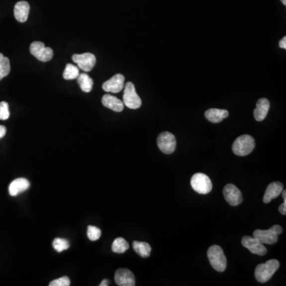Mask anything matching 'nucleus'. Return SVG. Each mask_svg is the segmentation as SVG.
Instances as JSON below:
<instances>
[{
  "mask_svg": "<svg viewBox=\"0 0 286 286\" xmlns=\"http://www.w3.org/2000/svg\"><path fill=\"white\" fill-rule=\"evenodd\" d=\"M114 281L119 286H135V277L127 269H118L114 275Z\"/></svg>",
  "mask_w": 286,
  "mask_h": 286,
  "instance_id": "ddd939ff",
  "label": "nucleus"
},
{
  "mask_svg": "<svg viewBox=\"0 0 286 286\" xmlns=\"http://www.w3.org/2000/svg\"><path fill=\"white\" fill-rule=\"evenodd\" d=\"M69 247H70V244H69V242L67 239L56 238L53 242V247L57 252H62V251L69 249Z\"/></svg>",
  "mask_w": 286,
  "mask_h": 286,
  "instance_id": "393cba45",
  "label": "nucleus"
},
{
  "mask_svg": "<svg viewBox=\"0 0 286 286\" xmlns=\"http://www.w3.org/2000/svg\"><path fill=\"white\" fill-rule=\"evenodd\" d=\"M223 195L226 201L231 206H238L243 202V195L240 190L232 184H228L223 189Z\"/></svg>",
  "mask_w": 286,
  "mask_h": 286,
  "instance_id": "9b49d317",
  "label": "nucleus"
},
{
  "mask_svg": "<svg viewBox=\"0 0 286 286\" xmlns=\"http://www.w3.org/2000/svg\"><path fill=\"white\" fill-rule=\"evenodd\" d=\"M206 118L213 123L222 122L224 118L228 117L229 113L227 110L223 109L211 108L208 109L204 113Z\"/></svg>",
  "mask_w": 286,
  "mask_h": 286,
  "instance_id": "6ab92c4d",
  "label": "nucleus"
},
{
  "mask_svg": "<svg viewBox=\"0 0 286 286\" xmlns=\"http://www.w3.org/2000/svg\"><path fill=\"white\" fill-rule=\"evenodd\" d=\"M242 245L255 255L264 256L267 253V249L266 248L264 244L261 243L260 241L255 237L248 236V235L243 236L242 239Z\"/></svg>",
  "mask_w": 286,
  "mask_h": 286,
  "instance_id": "1a4fd4ad",
  "label": "nucleus"
},
{
  "mask_svg": "<svg viewBox=\"0 0 286 286\" xmlns=\"http://www.w3.org/2000/svg\"><path fill=\"white\" fill-rule=\"evenodd\" d=\"M73 61L77 63L80 69L85 72H90L96 63V58L91 53H85L83 54H74Z\"/></svg>",
  "mask_w": 286,
  "mask_h": 286,
  "instance_id": "9d476101",
  "label": "nucleus"
},
{
  "mask_svg": "<svg viewBox=\"0 0 286 286\" xmlns=\"http://www.w3.org/2000/svg\"><path fill=\"white\" fill-rule=\"evenodd\" d=\"M10 72V60L0 53V81L9 75Z\"/></svg>",
  "mask_w": 286,
  "mask_h": 286,
  "instance_id": "5701e85b",
  "label": "nucleus"
},
{
  "mask_svg": "<svg viewBox=\"0 0 286 286\" xmlns=\"http://www.w3.org/2000/svg\"><path fill=\"white\" fill-rule=\"evenodd\" d=\"M129 249V243L123 238H117L113 242L111 250L113 252L122 254L126 252Z\"/></svg>",
  "mask_w": 286,
  "mask_h": 286,
  "instance_id": "4be33fe9",
  "label": "nucleus"
},
{
  "mask_svg": "<svg viewBox=\"0 0 286 286\" xmlns=\"http://www.w3.org/2000/svg\"><path fill=\"white\" fill-rule=\"evenodd\" d=\"M88 237L91 241H96L100 238V229L94 226H89L88 227Z\"/></svg>",
  "mask_w": 286,
  "mask_h": 286,
  "instance_id": "a878e982",
  "label": "nucleus"
},
{
  "mask_svg": "<svg viewBox=\"0 0 286 286\" xmlns=\"http://www.w3.org/2000/svg\"><path fill=\"white\" fill-rule=\"evenodd\" d=\"M279 266L280 263L276 259H271L267 263L258 265L255 271V279L259 283H267L279 270Z\"/></svg>",
  "mask_w": 286,
  "mask_h": 286,
  "instance_id": "f257e3e1",
  "label": "nucleus"
},
{
  "mask_svg": "<svg viewBox=\"0 0 286 286\" xmlns=\"http://www.w3.org/2000/svg\"><path fill=\"white\" fill-rule=\"evenodd\" d=\"M102 103L104 107L111 109L115 112H121L124 108V103L117 97L113 95H104L102 98Z\"/></svg>",
  "mask_w": 286,
  "mask_h": 286,
  "instance_id": "a211bd4d",
  "label": "nucleus"
},
{
  "mask_svg": "<svg viewBox=\"0 0 286 286\" xmlns=\"http://www.w3.org/2000/svg\"><path fill=\"white\" fill-rule=\"evenodd\" d=\"M279 46L282 49H284L286 50V37H284L283 39L281 40L280 42H279Z\"/></svg>",
  "mask_w": 286,
  "mask_h": 286,
  "instance_id": "7c9ffc66",
  "label": "nucleus"
},
{
  "mask_svg": "<svg viewBox=\"0 0 286 286\" xmlns=\"http://www.w3.org/2000/svg\"><path fill=\"white\" fill-rule=\"evenodd\" d=\"M282 193H283V198H284V200H285V199H286V190H283V191H282Z\"/></svg>",
  "mask_w": 286,
  "mask_h": 286,
  "instance_id": "473e14b6",
  "label": "nucleus"
},
{
  "mask_svg": "<svg viewBox=\"0 0 286 286\" xmlns=\"http://www.w3.org/2000/svg\"><path fill=\"white\" fill-rule=\"evenodd\" d=\"M191 186L194 191L202 195L209 193L212 190V183L210 178L205 174L200 173L194 174L191 177Z\"/></svg>",
  "mask_w": 286,
  "mask_h": 286,
  "instance_id": "39448f33",
  "label": "nucleus"
},
{
  "mask_svg": "<svg viewBox=\"0 0 286 286\" xmlns=\"http://www.w3.org/2000/svg\"><path fill=\"white\" fill-rule=\"evenodd\" d=\"M77 81L81 90L85 93H90L93 90V80L86 73L79 74L77 77Z\"/></svg>",
  "mask_w": 286,
  "mask_h": 286,
  "instance_id": "412c9836",
  "label": "nucleus"
},
{
  "mask_svg": "<svg viewBox=\"0 0 286 286\" xmlns=\"http://www.w3.org/2000/svg\"><path fill=\"white\" fill-rule=\"evenodd\" d=\"M123 103L126 107L130 109H138L142 105V100L140 97L137 94L135 87L133 83L128 82L124 87L123 93Z\"/></svg>",
  "mask_w": 286,
  "mask_h": 286,
  "instance_id": "423d86ee",
  "label": "nucleus"
},
{
  "mask_svg": "<svg viewBox=\"0 0 286 286\" xmlns=\"http://www.w3.org/2000/svg\"><path fill=\"white\" fill-rule=\"evenodd\" d=\"M124 76L122 74H116L111 77V79L104 82L102 88L105 92H107V93H120L124 88Z\"/></svg>",
  "mask_w": 286,
  "mask_h": 286,
  "instance_id": "f8f14e48",
  "label": "nucleus"
},
{
  "mask_svg": "<svg viewBox=\"0 0 286 286\" xmlns=\"http://www.w3.org/2000/svg\"><path fill=\"white\" fill-rule=\"evenodd\" d=\"M30 182L26 178H18L15 179L10 184L9 186V193L12 196H16L18 194L22 193L23 191L30 188Z\"/></svg>",
  "mask_w": 286,
  "mask_h": 286,
  "instance_id": "4468645a",
  "label": "nucleus"
},
{
  "mask_svg": "<svg viewBox=\"0 0 286 286\" xmlns=\"http://www.w3.org/2000/svg\"><path fill=\"white\" fill-rule=\"evenodd\" d=\"M281 1H282V2H283V3L284 4L285 6H286V0H281Z\"/></svg>",
  "mask_w": 286,
  "mask_h": 286,
  "instance_id": "72a5a7b5",
  "label": "nucleus"
},
{
  "mask_svg": "<svg viewBox=\"0 0 286 286\" xmlns=\"http://www.w3.org/2000/svg\"><path fill=\"white\" fill-rule=\"evenodd\" d=\"M283 231V227L280 225H275L268 230H255L253 233V237L259 239L263 244L273 245L278 242L279 235Z\"/></svg>",
  "mask_w": 286,
  "mask_h": 286,
  "instance_id": "20e7f679",
  "label": "nucleus"
},
{
  "mask_svg": "<svg viewBox=\"0 0 286 286\" xmlns=\"http://www.w3.org/2000/svg\"><path fill=\"white\" fill-rule=\"evenodd\" d=\"M79 74V69L77 66L72 64H68L63 73L64 79L68 80V81L77 79Z\"/></svg>",
  "mask_w": 286,
  "mask_h": 286,
  "instance_id": "b1692460",
  "label": "nucleus"
},
{
  "mask_svg": "<svg viewBox=\"0 0 286 286\" xmlns=\"http://www.w3.org/2000/svg\"><path fill=\"white\" fill-rule=\"evenodd\" d=\"M6 126L0 125V138H3L6 135Z\"/></svg>",
  "mask_w": 286,
  "mask_h": 286,
  "instance_id": "c756f323",
  "label": "nucleus"
},
{
  "mask_svg": "<svg viewBox=\"0 0 286 286\" xmlns=\"http://www.w3.org/2000/svg\"><path fill=\"white\" fill-rule=\"evenodd\" d=\"M30 4L26 1H19L15 4L14 8V14L16 20L19 22L27 21L30 13Z\"/></svg>",
  "mask_w": 286,
  "mask_h": 286,
  "instance_id": "2eb2a0df",
  "label": "nucleus"
},
{
  "mask_svg": "<svg viewBox=\"0 0 286 286\" xmlns=\"http://www.w3.org/2000/svg\"><path fill=\"white\" fill-rule=\"evenodd\" d=\"M207 258L211 267L218 272H223L227 268V259L223 249L217 245L211 246L207 251Z\"/></svg>",
  "mask_w": 286,
  "mask_h": 286,
  "instance_id": "f03ea898",
  "label": "nucleus"
},
{
  "mask_svg": "<svg viewBox=\"0 0 286 286\" xmlns=\"http://www.w3.org/2000/svg\"><path fill=\"white\" fill-rule=\"evenodd\" d=\"M271 107V103L268 99L266 98L259 99L256 103V108L254 111V115H255V120L258 122L264 120L267 114H268L269 110Z\"/></svg>",
  "mask_w": 286,
  "mask_h": 286,
  "instance_id": "f3484780",
  "label": "nucleus"
},
{
  "mask_svg": "<svg viewBox=\"0 0 286 286\" xmlns=\"http://www.w3.org/2000/svg\"><path fill=\"white\" fill-rule=\"evenodd\" d=\"M255 147V141L248 134L241 135L233 143L232 150L238 156H247L252 152Z\"/></svg>",
  "mask_w": 286,
  "mask_h": 286,
  "instance_id": "7ed1b4c3",
  "label": "nucleus"
},
{
  "mask_svg": "<svg viewBox=\"0 0 286 286\" xmlns=\"http://www.w3.org/2000/svg\"><path fill=\"white\" fill-rule=\"evenodd\" d=\"M133 248L134 251L140 255L142 258H148L150 257L151 253V247L150 244L145 242H138V241H134L133 242Z\"/></svg>",
  "mask_w": 286,
  "mask_h": 286,
  "instance_id": "aec40b11",
  "label": "nucleus"
},
{
  "mask_svg": "<svg viewBox=\"0 0 286 286\" xmlns=\"http://www.w3.org/2000/svg\"><path fill=\"white\" fill-rule=\"evenodd\" d=\"M9 117H10V111H9L8 103L5 101H2L0 103V119L6 120Z\"/></svg>",
  "mask_w": 286,
  "mask_h": 286,
  "instance_id": "bb28decb",
  "label": "nucleus"
},
{
  "mask_svg": "<svg viewBox=\"0 0 286 286\" xmlns=\"http://www.w3.org/2000/svg\"><path fill=\"white\" fill-rule=\"evenodd\" d=\"M283 191V184L281 182H275L270 184L267 190L265 191L264 197H263V202L265 203H268L272 200L273 199L279 196Z\"/></svg>",
  "mask_w": 286,
  "mask_h": 286,
  "instance_id": "dca6fc26",
  "label": "nucleus"
},
{
  "mask_svg": "<svg viewBox=\"0 0 286 286\" xmlns=\"http://www.w3.org/2000/svg\"><path fill=\"white\" fill-rule=\"evenodd\" d=\"M158 146L162 153L171 154L175 151L177 141L175 136L170 132H162L158 138Z\"/></svg>",
  "mask_w": 286,
  "mask_h": 286,
  "instance_id": "6e6552de",
  "label": "nucleus"
},
{
  "mask_svg": "<svg viewBox=\"0 0 286 286\" xmlns=\"http://www.w3.org/2000/svg\"><path fill=\"white\" fill-rule=\"evenodd\" d=\"M109 281L107 279H104V280L102 281V283L99 284V286H109Z\"/></svg>",
  "mask_w": 286,
  "mask_h": 286,
  "instance_id": "2f4dec72",
  "label": "nucleus"
},
{
  "mask_svg": "<svg viewBox=\"0 0 286 286\" xmlns=\"http://www.w3.org/2000/svg\"><path fill=\"white\" fill-rule=\"evenodd\" d=\"M71 285L70 279L67 276L61 277L60 279L52 281L49 284L50 286H69Z\"/></svg>",
  "mask_w": 286,
  "mask_h": 286,
  "instance_id": "cd10ccee",
  "label": "nucleus"
},
{
  "mask_svg": "<svg viewBox=\"0 0 286 286\" xmlns=\"http://www.w3.org/2000/svg\"><path fill=\"white\" fill-rule=\"evenodd\" d=\"M279 211H280L281 213L283 214V215H286V199H285L284 203L279 207Z\"/></svg>",
  "mask_w": 286,
  "mask_h": 286,
  "instance_id": "c85d7f7f",
  "label": "nucleus"
},
{
  "mask_svg": "<svg viewBox=\"0 0 286 286\" xmlns=\"http://www.w3.org/2000/svg\"><path fill=\"white\" fill-rule=\"evenodd\" d=\"M30 54L38 61L47 62L54 57V51L51 48L46 47L43 42H34L30 45Z\"/></svg>",
  "mask_w": 286,
  "mask_h": 286,
  "instance_id": "0eeeda50",
  "label": "nucleus"
}]
</instances>
